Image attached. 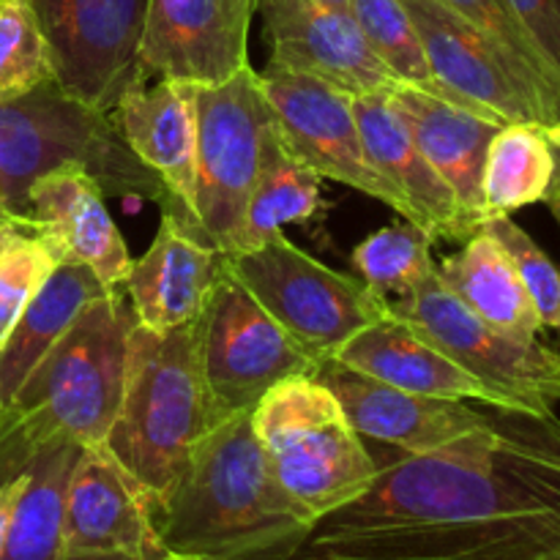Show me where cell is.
Listing matches in <instances>:
<instances>
[{
	"label": "cell",
	"instance_id": "cell-33",
	"mask_svg": "<svg viewBox=\"0 0 560 560\" xmlns=\"http://www.w3.org/2000/svg\"><path fill=\"white\" fill-rule=\"evenodd\" d=\"M55 80L47 38L27 0H0V96Z\"/></svg>",
	"mask_w": 560,
	"mask_h": 560
},
{
	"label": "cell",
	"instance_id": "cell-4",
	"mask_svg": "<svg viewBox=\"0 0 560 560\" xmlns=\"http://www.w3.org/2000/svg\"><path fill=\"white\" fill-rule=\"evenodd\" d=\"M63 164H80L107 197L156 202L197 238L189 213L131 153L113 115L71 96L55 80L0 96V208L25 219L31 186Z\"/></svg>",
	"mask_w": 560,
	"mask_h": 560
},
{
	"label": "cell",
	"instance_id": "cell-43",
	"mask_svg": "<svg viewBox=\"0 0 560 560\" xmlns=\"http://www.w3.org/2000/svg\"><path fill=\"white\" fill-rule=\"evenodd\" d=\"M162 560H191V558H180V556H173V552H164Z\"/></svg>",
	"mask_w": 560,
	"mask_h": 560
},
{
	"label": "cell",
	"instance_id": "cell-42",
	"mask_svg": "<svg viewBox=\"0 0 560 560\" xmlns=\"http://www.w3.org/2000/svg\"><path fill=\"white\" fill-rule=\"evenodd\" d=\"M320 3H328V5H339V9H348L350 0H320Z\"/></svg>",
	"mask_w": 560,
	"mask_h": 560
},
{
	"label": "cell",
	"instance_id": "cell-16",
	"mask_svg": "<svg viewBox=\"0 0 560 560\" xmlns=\"http://www.w3.org/2000/svg\"><path fill=\"white\" fill-rule=\"evenodd\" d=\"M255 11L262 16L271 66L317 77L350 96L397 85L348 9L320 0H255Z\"/></svg>",
	"mask_w": 560,
	"mask_h": 560
},
{
	"label": "cell",
	"instance_id": "cell-35",
	"mask_svg": "<svg viewBox=\"0 0 560 560\" xmlns=\"http://www.w3.org/2000/svg\"><path fill=\"white\" fill-rule=\"evenodd\" d=\"M530 36L560 69V0H509Z\"/></svg>",
	"mask_w": 560,
	"mask_h": 560
},
{
	"label": "cell",
	"instance_id": "cell-18",
	"mask_svg": "<svg viewBox=\"0 0 560 560\" xmlns=\"http://www.w3.org/2000/svg\"><path fill=\"white\" fill-rule=\"evenodd\" d=\"M66 552L162 556L151 506L104 443L82 446L66 490Z\"/></svg>",
	"mask_w": 560,
	"mask_h": 560
},
{
	"label": "cell",
	"instance_id": "cell-25",
	"mask_svg": "<svg viewBox=\"0 0 560 560\" xmlns=\"http://www.w3.org/2000/svg\"><path fill=\"white\" fill-rule=\"evenodd\" d=\"M438 277L474 315L517 339H539V312L501 241L479 230L457 255L438 266Z\"/></svg>",
	"mask_w": 560,
	"mask_h": 560
},
{
	"label": "cell",
	"instance_id": "cell-30",
	"mask_svg": "<svg viewBox=\"0 0 560 560\" xmlns=\"http://www.w3.org/2000/svg\"><path fill=\"white\" fill-rule=\"evenodd\" d=\"M348 11L353 14L359 31L364 33L372 52L392 71L394 80L459 102L446 88L438 85L435 74L430 69V60H427L424 44H421L419 27H416L413 16L408 14L402 0H350Z\"/></svg>",
	"mask_w": 560,
	"mask_h": 560
},
{
	"label": "cell",
	"instance_id": "cell-13",
	"mask_svg": "<svg viewBox=\"0 0 560 560\" xmlns=\"http://www.w3.org/2000/svg\"><path fill=\"white\" fill-rule=\"evenodd\" d=\"M252 16L255 0H148L137 49L142 80L222 85L249 66Z\"/></svg>",
	"mask_w": 560,
	"mask_h": 560
},
{
	"label": "cell",
	"instance_id": "cell-3",
	"mask_svg": "<svg viewBox=\"0 0 560 560\" xmlns=\"http://www.w3.org/2000/svg\"><path fill=\"white\" fill-rule=\"evenodd\" d=\"M135 323L124 288H109L82 310L14 402L0 410V443L20 468L52 443H104L124 394Z\"/></svg>",
	"mask_w": 560,
	"mask_h": 560
},
{
	"label": "cell",
	"instance_id": "cell-24",
	"mask_svg": "<svg viewBox=\"0 0 560 560\" xmlns=\"http://www.w3.org/2000/svg\"><path fill=\"white\" fill-rule=\"evenodd\" d=\"M107 290V284L80 262H58L52 268L0 345V410L14 402L31 372L69 331L82 310Z\"/></svg>",
	"mask_w": 560,
	"mask_h": 560
},
{
	"label": "cell",
	"instance_id": "cell-11",
	"mask_svg": "<svg viewBox=\"0 0 560 560\" xmlns=\"http://www.w3.org/2000/svg\"><path fill=\"white\" fill-rule=\"evenodd\" d=\"M42 25L55 82L91 107H115L142 80L137 49L148 0H27Z\"/></svg>",
	"mask_w": 560,
	"mask_h": 560
},
{
	"label": "cell",
	"instance_id": "cell-38",
	"mask_svg": "<svg viewBox=\"0 0 560 560\" xmlns=\"http://www.w3.org/2000/svg\"><path fill=\"white\" fill-rule=\"evenodd\" d=\"M552 153H556V175H552V186H550V195H547V200H560V145H552Z\"/></svg>",
	"mask_w": 560,
	"mask_h": 560
},
{
	"label": "cell",
	"instance_id": "cell-34",
	"mask_svg": "<svg viewBox=\"0 0 560 560\" xmlns=\"http://www.w3.org/2000/svg\"><path fill=\"white\" fill-rule=\"evenodd\" d=\"M481 230L495 235L503 249L512 257L530 301H534L539 320L545 328L560 326V268L547 257V252L514 222L512 217H490Z\"/></svg>",
	"mask_w": 560,
	"mask_h": 560
},
{
	"label": "cell",
	"instance_id": "cell-32",
	"mask_svg": "<svg viewBox=\"0 0 560 560\" xmlns=\"http://www.w3.org/2000/svg\"><path fill=\"white\" fill-rule=\"evenodd\" d=\"M58 262L36 224L27 219L11 222L0 246V345Z\"/></svg>",
	"mask_w": 560,
	"mask_h": 560
},
{
	"label": "cell",
	"instance_id": "cell-36",
	"mask_svg": "<svg viewBox=\"0 0 560 560\" xmlns=\"http://www.w3.org/2000/svg\"><path fill=\"white\" fill-rule=\"evenodd\" d=\"M22 485H25V470H22L20 476H14V479L0 485V552H3L5 530H9V520H11V512H14L16 498H20L22 492Z\"/></svg>",
	"mask_w": 560,
	"mask_h": 560
},
{
	"label": "cell",
	"instance_id": "cell-39",
	"mask_svg": "<svg viewBox=\"0 0 560 560\" xmlns=\"http://www.w3.org/2000/svg\"><path fill=\"white\" fill-rule=\"evenodd\" d=\"M16 217H11L5 208H0V246H3V238H5V230L11 228V222H14Z\"/></svg>",
	"mask_w": 560,
	"mask_h": 560
},
{
	"label": "cell",
	"instance_id": "cell-41",
	"mask_svg": "<svg viewBox=\"0 0 560 560\" xmlns=\"http://www.w3.org/2000/svg\"><path fill=\"white\" fill-rule=\"evenodd\" d=\"M547 206H550L552 217H556V222H558V228H560V200H547Z\"/></svg>",
	"mask_w": 560,
	"mask_h": 560
},
{
	"label": "cell",
	"instance_id": "cell-14",
	"mask_svg": "<svg viewBox=\"0 0 560 560\" xmlns=\"http://www.w3.org/2000/svg\"><path fill=\"white\" fill-rule=\"evenodd\" d=\"M419 27L427 60L438 85L454 98L503 124L556 126L547 104L525 85L501 49L454 14L441 0H402Z\"/></svg>",
	"mask_w": 560,
	"mask_h": 560
},
{
	"label": "cell",
	"instance_id": "cell-2",
	"mask_svg": "<svg viewBox=\"0 0 560 560\" xmlns=\"http://www.w3.org/2000/svg\"><path fill=\"white\" fill-rule=\"evenodd\" d=\"M151 517L164 552L191 560H284L315 525L273 476L255 410L202 432Z\"/></svg>",
	"mask_w": 560,
	"mask_h": 560
},
{
	"label": "cell",
	"instance_id": "cell-15",
	"mask_svg": "<svg viewBox=\"0 0 560 560\" xmlns=\"http://www.w3.org/2000/svg\"><path fill=\"white\" fill-rule=\"evenodd\" d=\"M317 381L331 388L345 416L364 441L394 446L405 454H432L487 430L495 408L476 410L463 399L424 397L372 381L339 361H323Z\"/></svg>",
	"mask_w": 560,
	"mask_h": 560
},
{
	"label": "cell",
	"instance_id": "cell-20",
	"mask_svg": "<svg viewBox=\"0 0 560 560\" xmlns=\"http://www.w3.org/2000/svg\"><path fill=\"white\" fill-rule=\"evenodd\" d=\"M197 88L170 77H156L153 85L140 80L126 88L109 115L131 153L162 178L175 202L189 213L202 241L195 217Z\"/></svg>",
	"mask_w": 560,
	"mask_h": 560
},
{
	"label": "cell",
	"instance_id": "cell-27",
	"mask_svg": "<svg viewBox=\"0 0 560 560\" xmlns=\"http://www.w3.org/2000/svg\"><path fill=\"white\" fill-rule=\"evenodd\" d=\"M320 175L293 153L279 131L277 118L266 126L260 164L246 202L241 249H255L282 233L284 224H304L320 213Z\"/></svg>",
	"mask_w": 560,
	"mask_h": 560
},
{
	"label": "cell",
	"instance_id": "cell-7",
	"mask_svg": "<svg viewBox=\"0 0 560 560\" xmlns=\"http://www.w3.org/2000/svg\"><path fill=\"white\" fill-rule=\"evenodd\" d=\"M197 355L211 427L255 410L290 377H315L323 364L224 268V260L197 317Z\"/></svg>",
	"mask_w": 560,
	"mask_h": 560
},
{
	"label": "cell",
	"instance_id": "cell-9",
	"mask_svg": "<svg viewBox=\"0 0 560 560\" xmlns=\"http://www.w3.org/2000/svg\"><path fill=\"white\" fill-rule=\"evenodd\" d=\"M394 317L465 372L485 383L514 413L550 416L560 402V353L539 339L498 331L468 310L435 273L402 299L388 301Z\"/></svg>",
	"mask_w": 560,
	"mask_h": 560
},
{
	"label": "cell",
	"instance_id": "cell-23",
	"mask_svg": "<svg viewBox=\"0 0 560 560\" xmlns=\"http://www.w3.org/2000/svg\"><path fill=\"white\" fill-rule=\"evenodd\" d=\"M334 361L402 392L509 410L485 383L476 381L470 372L454 364L446 353H441L435 345L427 342L419 331L394 315L355 334L348 345L337 350Z\"/></svg>",
	"mask_w": 560,
	"mask_h": 560
},
{
	"label": "cell",
	"instance_id": "cell-1",
	"mask_svg": "<svg viewBox=\"0 0 560 560\" xmlns=\"http://www.w3.org/2000/svg\"><path fill=\"white\" fill-rule=\"evenodd\" d=\"M375 457V454H372ZM364 495L284 560H541L560 552V419L498 410L432 454L381 459Z\"/></svg>",
	"mask_w": 560,
	"mask_h": 560
},
{
	"label": "cell",
	"instance_id": "cell-5",
	"mask_svg": "<svg viewBox=\"0 0 560 560\" xmlns=\"http://www.w3.org/2000/svg\"><path fill=\"white\" fill-rule=\"evenodd\" d=\"M206 430L211 421L197 355V320L167 334L135 323L124 394L104 446L137 481L151 512L170 495Z\"/></svg>",
	"mask_w": 560,
	"mask_h": 560
},
{
	"label": "cell",
	"instance_id": "cell-26",
	"mask_svg": "<svg viewBox=\"0 0 560 560\" xmlns=\"http://www.w3.org/2000/svg\"><path fill=\"white\" fill-rule=\"evenodd\" d=\"M80 443H52L25 468V485L11 512L0 560H60L66 556V490Z\"/></svg>",
	"mask_w": 560,
	"mask_h": 560
},
{
	"label": "cell",
	"instance_id": "cell-28",
	"mask_svg": "<svg viewBox=\"0 0 560 560\" xmlns=\"http://www.w3.org/2000/svg\"><path fill=\"white\" fill-rule=\"evenodd\" d=\"M556 175V153L536 124H506L492 137L485 162V208L490 217H512L545 202ZM485 219V222H487Z\"/></svg>",
	"mask_w": 560,
	"mask_h": 560
},
{
	"label": "cell",
	"instance_id": "cell-6",
	"mask_svg": "<svg viewBox=\"0 0 560 560\" xmlns=\"http://www.w3.org/2000/svg\"><path fill=\"white\" fill-rule=\"evenodd\" d=\"M255 430L282 490L312 523L364 495L377 463L331 388L317 377H290L260 399Z\"/></svg>",
	"mask_w": 560,
	"mask_h": 560
},
{
	"label": "cell",
	"instance_id": "cell-17",
	"mask_svg": "<svg viewBox=\"0 0 560 560\" xmlns=\"http://www.w3.org/2000/svg\"><path fill=\"white\" fill-rule=\"evenodd\" d=\"M364 153L375 173L392 186L405 222L416 224L430 241H468L479 230L468 222L446 180L435 173L405 126L392 88L353 96Z\"/></svg>",
	"mask_w": 560,
	"mask_h": 560
},
{
	"label": "cell",
	"instance_id": "cell-37",
	"mask_svg": "<svg viewBox=\"0 0 560 560\" xmlns=\"http://www.w3.org/2000/svg\"><path fill=\"white\" fill-rule=\"evenodd\" d=\"M162 556H129V552H66L60 560H162Z\"/></svg>",
	"mask_w": 560,
	"mask_h": 560
},
{
	"label": "cell",
	"instance_id": "cell-31",
	"mask_svg": "<svg viewBox=\"0 0 560 560\" xmlns=\"http://www.w3.org/2000/svg\"><path fill=\"white\" fill-rule=\"evenodd\" d=\"M430 246V235L416 224H392L355 246L353 268L377 295L388 301L402 299L435 273L438 262L432 260Z\"/></svg>",
	"mask_w": 560,
	"mask_h": 560
},
{
	"label": "cell",
	"instance_id": "cell-40",
	"mask_svg": "<svg viewBox=\"0 0 560 560\" xmlns=\"http://www.w3.org/2000/svg\"><path fill=\"white\" fill-rule=\"evenodd\" d=\"M545 135H547V140L552 142V145H560V124L558 126H547Z\"/></svg>",
	"mask_w": 560,
	"mask_h": 560
},
{
	"label": "cell",
	"instance_id": "cell-22",
	"mask_svg": "<svg viewBox=\"0 0 560 560\" xmlns=\"http://www.w3.org/2000/svg\"><path fill=\"white\" fill-rule=\"evenodd\" d=\"M222 273V255L202 244L170 213H162L153 244L131 260L124 293L148 331L167 334L200 317Z\"/></svg>",
	"mask_w": 560,
	"mask_h": 560
},
{
	"label": "cell",
	"instance_id": "cell-21",
	"mask_svg": "<svg viewBox=\"0 0 560 560\" xmlns=\"http://www.w3.org/2000/svg\"><path fill=\"white\" fill-rule=\"evenodd\" d=\"M392 98L435 173L446 180L459 208L476 230L487 219L485 208V162L492 137L503 120L490 118L463 102L419 91L413 85L392 88Z\"/></svg>",
	"mask_w": 560,
	"mask_h": 560
},
{
	"label": "cell",
	"instance_id": "cell-19",
	"mask_svg": "<svg viewBox=\"0 0 560 560\" xmlns=\"http://www.w3.org/2000/svg\"><path fill=\"white\" fill-rule=\"evenodd\" d=\"M25 219L60 262H80L107 288H124L135 257L109 217L107 195L80 164L42 175L27 191Z\"/></svg>",
	"mask_w": 560,
	"mask_h": 560
},
{
	"label": "cell",
	"instance_id": "cell-29",
	"mask_svg": "<svg viewBox=\"0 0 560 560\" xmlns=\"http://www.w3.org/2000/svg\"><path fill=\"white\" fill-rule=\"evenodd\" d=\"M443 5L463 16L465 22L485 33L503 58L509 60L520 80L547 104V109L560 124V69L547 58L545 49L539 47L517 11L512 9L509 0H441Z\"/></svg>",
	"mask_w": 560,
	"mask_h": 560
},
{
	"label": "cell",
	"instance_id": "cell-12",
	"mask_svg": "<svg viewBox=\"0 0 560 560\" xmlns=\"http://www.w3.org/2000/svg\"><path fill=\"white\" fill-rule=\"evenodd\" d=\"M257 82L295 156L320 178L339 180L402 217L397 195L366 159L350 93L271 63L266 71H257Z\"/></svg>",
	"mask_w": 560,
	"mask_h": 560
},
{
	"label": "cell",
	"instance_id": "cell-44",
	"mask_svg": "<svg viewBox=\"0 0 560 560\" xmlns=\"http://www.w3.org/2000/svg\"><path fill=\"white\" fill-rule=\"evenodd\" d=\"M541 560H560V552H552V556H547V558H541Z\"/></svg>",
	"mask_w": 560,
	"mask_h": 560
},
{
	"label": "cell",
	"instance_id": "cell-45",
	"mask_svg": "<svg viewBox=\"0 0 560 560\" xmlns=\"http://www.w3.org/2000/svg\"><path fill=\"white\" fill-rule=\"evenodd\" d=\"M556 331H558V348H556V350H558V353H560V326L556 328Z\"/></svg>",
	"mask_w": 560,
	"mask_h": 560
},
{
	"label": "cell",
	"instance_id": "cell-10",
	"mask_svg": "<svg viewBox=\"0 0 560 560\" xmlns=\"http://www.w3.org/2000/svg\"><path fill=\"white\" fill-rule=\"evenodd\" d=\"M271 118L252 63L222 85L197 88L195 217L202 241L219 255L241 249L246 202Z\"/></svg>",
	"mask_w": 560,
	"mask_h": 560
},
{
	"label": "cell",
	"instance_id": "cell-8",
	"mask_svg": "<svg viewBox=\"0 0 560 560\" xmlns=\"http://www.w3.org/2000/svg\"><path fill=\"white\" fill-rule=\"evenodd\" d=\"M222 260L317 361L334 359L355 334L392 315L388 299L364 279L334 271L282 233L255 249L222 255Z\"/></svg>",
	"mask_w": 560,
	"mask_h": 560
}]
</instances>
